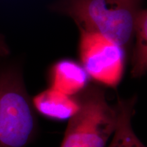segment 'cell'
Here are the masks:
<instances>
[{"label": "cell", "instance_id": "6da1fadb", "mask_svg": "<svg viewBox=\"0 0 147 147\" xmlns=\"http://www.w3.org/2000/svg\"><path fill=\"white\" fill-rule=\"evenodd\" d=\"M38 114L18 63L0 65V147H27L39 133Z\"/></svg>", "mask_w": 147, "mask_h": 147}, {"label": "cell", "instance_id": "7a4b0ae2", "mask_svg": "<svg viewBox=\"0 0 147 147\" xmlns=\"http://www.w3.org/2000/svg\"><path fill=\"white\" fill-rule=\"evenodd\" d=\"M57 10L72 18L79 29L102 35L125 50L141 8L139 0H62Z\"/></svg>", "mask_w": 147, "mask_h": 147}, {"label": "cell", "instance_id": "3957f363", "mask_svg": "<svg viewBox=\"0 0 147 147\" xmlns=\"http://www.w3.org/2000/svg\"><path fill=\"white\" fill-rule=\"evenodd\" d=\"M76 113L69 119L60 147H106L118 121L117 105H111L102 87L89 84L76 95Z\"/></svg>", "mask_w": 147, "mask_h": 147}, {"label": "cell", "instance_id": "277c9868", "mask_svg": "<svg viewBox=\"0 0 147 147\" xmlns=\"http://www.w3.org/2000/svg\"><path fill=\"white\" fill-rule=\"evenodd\" d=\"M79 57L89 78L115 89L123 76L125 50L97 33L79 29Z\"/></svg>", "mask_w": 147, "mask_h": 147}, {"label": "cell", "instance_id": "5b68a950", "mask_svg": "<svg viewBox=\"0 0 147 147\" xmlns=\"http://www.w3.org/2000/svg\"><path fill=\"white\" fill-rule=\"evenodd\" d=\"M48 78L50 88L71 96L85 89L90 79L81 63L69 59H61L53 64Z\"/></svg>", "mask_w": 147, "mask_h": 147}, {"label": "cell", "instance_id": "8992f818", "mask_svg": "<svg viewBox=\"0 0 147 147\" xmlns=\"http://www.w3.org/2000/svg\"><path fill=\"white\" fill-rule=\"evenodd\" d=\"M32 100L37 114L53 121L69 120L78 108L76 95H66L50 87L37 94Z\"/></svg>", "mask_w": 147, "mask_h": 147}, {"label": "cell", "instance_id": "52a82bcc", "mask_svg": "<svg viewBox=\"0 0 147 147\" xmlns=\"http://www.w3.org/2000/svg\"><path fill=\"white\" fill-rule=\"evenodd\" d=\"M136 96L122 99L119 97L116 104L118 121L111 142L107 147H146L134 132L131 119L135 112Z\"/></svg>", "mask_w": 147, "mask_h": 147}, {"label": "cell", "instance_id": "ba28073f", "mask_svg": "<svg viewBox=\"0 0 147 147\" xmlns=\"http://www.w3.org/2000/svg\"><path fill=\"white\" fill-rule=\"evenodd\" d=\"M136 43L131 58V74L140 78L147 70V11L141 9L138 14L134 29Z\"/></svg>", "mask_w": 147, "mask_h": 147}, {"label": "cell", "instance_id": "9c48e42d", "mask_svg": "<svg viewBox=\"0 0 147 147\" xmlns=\"http://www.w3.org/2000/svg\"><path fill=\"white\" fill-rule=\"evenodd\" d=\"M10 53V49L5 42V38L0 34V58L8 56Z\"/></svg>", "mask_w": 147, "mask_h": 147}]
</instances>
